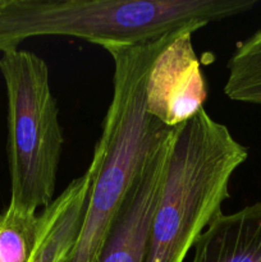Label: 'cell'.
Segmentation results:
<instances>
[{"label":"cell","mask_w":261,"mask_h":262,"mask_svg":"<svg viewBox=\"0 0 261 262\" xmlns=\"http://www.w3.org/2000/svg\"><path fill=\"white\" fill-rule=\"evenodd\" d=\"M247 156V148L205 107L173 128L145 262H184L207 225L222 214L230 179Z\"/></svg>","instance_id":"6da1fadb"},{"label":"cell","mask_w":261,"mask_h":262,"mask_svg":"<svg viewBox=\"0 0 261 262\" xmlns=\"http://www.w3.org/2000/svg\"><path fill=\"white\" fill-rule=\"evenodd\" d=\"M173 33L141 45L102 48L114 63L113 96L97 141L101 160L68 262L97 261L138 168L166 128L146 112L145 90L151 63Z\"/></svg>","instance_id":"7a4b0ae2"},{"label":"cell","mask_w":261,"mask_h":262,"mask_svg":"<svg viewBox=\"0 0 261 262\" xmlns=\"http://www.w3.org/2000/svg\"><path fill=\"white\" fill-rule=\"evenodd\" d=\"M8 101L9 206L37 212L54 201L64 137L46 61L28 50L0 58Z\"/></svg>","instance_id":"3957f363"},{"label":"cell","mask_w":261,"mask_h":262,"mask_svg":"<svg viewBox=\"0 0 261 262\" xmlns=\"http://www.w3.org/2000/svg\"><path fill=\"white\" fill-rule=\"evenodd\" d=\"M188 26L174 32L154 58L146 78V112L166 128H176L202 109L207 99L206 78L194 53Z\"/></svg>","instance_id":"277c9868"},{"label":"cell","mask_w":261,"mask_h":262,"mask_svg":"<svg viewBox=\"0 0 261 262\" xmlns=\"http://www.w3.org/2000/svg\"><path fill=\"white\" fill-rule=\"evenodd\" d=\"M173 128H165L146 154L96 262H145L154 212L170 155Z\"/></svg>","instance_id":"5b68a950"},{"label":"cell","mask_w":261,"mask_h":262,"mask_svg":"<svg viewBox=\"0 0 261 262\" xmlns=\"http://www.w3.org/2000/svg\"><path fill=\"white\" fill-rule=\"evenodd\" d=\"M101 160L96 142L90 165L40 212V230L30 262H68L78 238L90 192Z\"/></svg>","instance_id":"8992f818"},{"label":"cell","mask_w":261,"mask_h":262,"mask_svg":"<svg viewBox=\"0 0 261 262\" xmlns=\"http://www.w3.org/2000/svg\"><path fill=\"white\" fill-rule=\"evenodd\" d=\"M191 262H261V202L217 215L194 243Z\"/></svg>","instance_id":"52a82bcc"},{"label":"cell","mask_w":261,"mask_h":262,"mask_svg":"<svg viewBox=\"0 0 261 262\" xmlns=\"http://www.w3.org/2000/svg\"><path fill=\"white\" fill-rule=\"evenodd\" d=\"M224 94L233 101L261 105V31L238 43L228 61Z\"/></svg>","instance_id":"ba28073f"},{"label":"cell","mask_w":261,"mask_h":262,"mask_svg":"<svg viewBox=\"0 0 261 262\" xmlns=\"http://www.w3.org/2000/svg\"><path fill=\"white\" fill-rule=\"evenodd\" d=\"M40 230V214L12 206L0 215V262H30Z\"/></svg>","instance_id":"9c48e42d"}]
</instances>
